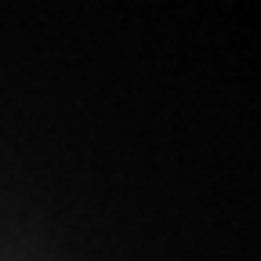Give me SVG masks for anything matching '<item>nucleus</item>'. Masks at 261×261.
Listing matches in <instances>:
<instances>
[]
</instances>
